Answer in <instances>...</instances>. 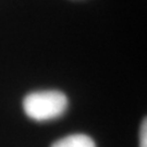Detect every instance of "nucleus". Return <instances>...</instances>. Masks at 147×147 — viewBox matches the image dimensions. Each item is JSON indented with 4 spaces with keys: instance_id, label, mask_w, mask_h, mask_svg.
<instances>
[{
    "instance_id": "nucleus-1",
    "label": "nucleus",
    "mask_w": 147,
    "mask_h": 147,
    "mask_svg": "<svg viewBox=\"0 0 147 147\" xmlns=\"http://www.w3.org/2000/svg\"><path fill=\"white\" fill-rule=\"evenodd\" d=\"M68 98L59 90H39L25 96L23 110L32 120L42 122L57 119L68 108Z\"/></svg>"
},
{
    "instance_id": "nucleus-3",
    "label": "nucleus",
    "mask_w": 147,
    "mask_h": 147,
    "mask_svg": "<svg viewBox=\"0 0 147 147\" xmlns=\"http://www.w3.org/2000/svg\"><path fill=\"white\" fill-rule=\"evenodd\" d=\"M147 122L144 119L140 132V147H147Z\"/></svg>"
},
{
    "instance_id": "nucleus-2",
    "label": "nucleus",
    "mask_w": 147,
    "mask_h": 147,
    "mask_svg": "<svg viewBox=\"0 0 147 147\" xmlns=\"http://www.w3.org/2000/svg\"><path fill=\"white\" fill-rule=\"evenodd\" d=\"M51 147H96V144L88 135L72 134L55 142Z\"/></svg>"
}]
</instances>
